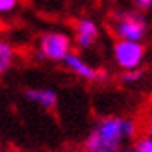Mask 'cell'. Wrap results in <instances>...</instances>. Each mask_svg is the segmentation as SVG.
Here are the masks:
<instances>
[{
	"label": "cell",
	"instance_id": "9c48e42d",
	"mask_svg": "<svg viewBox=\"0 0 152 152\" xmlns=\"http://www.w3.org/2000/svg\"><path fill=\"white\" fill-rule=\"evenodd\" d=\"M135 152H152V135H145L135 141V147H134Z\"/></svg>",
	"mask_w": 152,
	"mask_h": 152
},
{
	"label": "cell",
	"instance_id": "5bb4252c",
	"mask_svg": "<svg viewBox=\"0 0 152 152\" xmlns=\"http://www.w3.org/2000/svg\"><path fill=\"white\" fill-rule=\"evenodd\" d=\"M148 135H152V121H150V124H148Z\"/></svg>",
	"mask_w": 152,
	"mask_h": 152
},
{
	"label": "cell",
	"instance_id": "30bf717a",
	"mask_svg": "<svg viewBox=\"0 0 152 152\" xmlns=\"http://www.w3.org/2000/svg\"><path fill=\"white\" fill-rule=\"evenodd\" d=\"M141 71H128L124 76H123V82H126V83H132V82H137L139 78H141Z\"/></svg>",
	"mask_w": 152,
	"mask_h": 152
},
{
	"label": "cell",
	"instance_id": "7c38bea8",
	"mask_svg": "<svg viewBox=\"0 0 152 152\" xmlns=\"http://www.w3.org/2000/svg\"><path fill=\"white\" fill-rule=\"evenodd\" d=\"M135 2V7H137V10H148V7L152 6V0H134Z\"/></svg>",
	"mask_w": 152,
	"mask_h": 152
},
{
	"label": "cell",
	"instance_id": "ba28073f",
	"mask_svg": "<svg viewBox=\"0 0 152 152\" xmlns=\"http://www.w3.org/2000/svg\"><path fill=\"white\" fill-rule=\"evenodd\" d=\"M11 59H13V50L6 41H2L0 43V72H6L10 69Z\"/></svg>",
	"mask_w": 152,
	"mask_h": 152
},
{
	"label": "cell",
	"instance_id": "5b68a950",
	"mask_svg": "<svg viewBox=\"0 0 152 152\" xmlns=\"http://www.w3.org/2000/svg\"><path fill=\"white\" fill-rule=\"evenodd\" d=\"M96 37H98V28L93 20L89 19L78 20V24H76V41L82 48H89L93 41H96Z\"/></svg>",
	"mask_w": 152,
	"mask_h": 152
},
{
	"label": "cell",
	"instance_id": "3957f363",
	"mask_svg": "<svg viewBox=\"0 0 152 152\" xmlns=\"http://www.w3.org/2000/svg\"><path fill=\"white\" fill-rule=\"evenodd\" d=\"M71 54V39L69 35L50 32L43 34L39 39V58H47L52 61H65V58Z\"/></svg>",
	"mask_w": 152,
	"mask_h": 152
},
{
	"label": "cell",
	"instance_id": "6da1fadb",
	"mask_svg": "<svg viewBox=\"0 0 152 152\" xmlns=\"http://www.w3.org/2000/svg\"><path fill=\"white\" fill-rule=\"evenodd\" d=\"M135 135V123L123 117H104L87 134L83 141L86 152H121L124 141Z\"/></svg>",
	"mask_w": 152,
	"mask_h": 152
},
{
	"label": "cell",
	"instance_id": "7a4b0ae2",
	"mask_svg": "<svg viewBox=\"0 0 152 152\" xmlns=\"http://www.w3.org/2000/svg\"><path fill=\"white\" fill-rule=\"evenodd\" d=\"M111 28H113V34L119 37V41L141 43V39L147 34V20L137 11H123L115 15Z\"/></svg>",
	"mask_w": 152,
	"mask_h": 152
},
{
	"label": "cell",
	"instance_id": "4fadbf2b",
	"mask_svg": "<svg viewBox=\"0 0 152 152\" xmlns=\"http://www.w3.org/2000/svg\"><path fill=\"white\" fill-rule=\"evenodd\" d=\"M121 152H135V150H134V148H123Z\"/></svg>",
	"mask_w": 152,
	"mask_h": 152
},
{
	"label": "cell",
	"instance_id": "52a82bcc",
	"mask_svg": "<svg viewBox=\"0 0 152 152\" xmlns=\"http://www.w3.org/2000/svg\"><path fill=\"white\" fill-rule=\"evenodd\" d=\"M24 96L28 100H32L35 104H39L45 110H52L58 102V96L52 89H26Z\"/></svg>",
	"mask_w": 152,
	"mask_h": 152
},
{
	"label": "cell",
	"instance_id": "277c9868",
	"mask_svg": "<svg viewBox=\"0 0 152 152\" xmlns=\"http://www.w3.org/2000/svg\"><path fill=\"white\" fill-rule=\"evenodd\" d=\"M113 56L121 69L124 71H137L143 61L145 48L137 41H117L113 47Z\"/></svg>",
	"mask_w": 152,
	"mask_h": 152
},
{
	"label": "cell",
	"instance_id": "8fae6325",
	"mask_svg": "<svg viewBox=\"0 0 152 152\" xmlns=\"http://www.w3.org/2000/svg\"><path fill=\"white\" fill-rule=\"evenodd\" d=\"M15 6H17V0H0V11L2 13L11 11Z\"/></svg>",
	"mask_w": 152,
	"mask_h": 152
},
{
	"label": "cell",
	"instance_id": "8992f818",
	"mask_svg": "<svg viewBox=\"0 0 152 152\" xmlns=\"http://www.w3.org/2000/svg\"><path fill=\"white\" fill-rule=\"evenodd\" d=\"M65 65L69 67L74 74H78V76H82V78H86V80H96V78H100L95 69H91V67L83 61L80 56L72 54V52L65 58Z\"/></svg>",
	"mask_w": 152,
	"mask_h": 152
}]
</instances>
